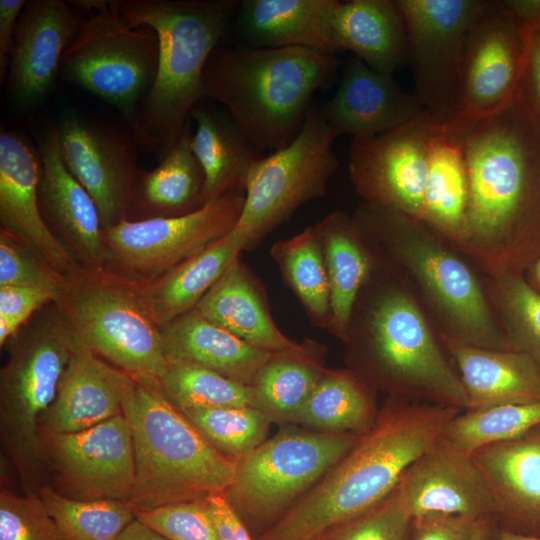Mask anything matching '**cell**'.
Masks as SVG:
<instances>
[{
    "label": "cell",
    "instance_id": "6da1fadb",
    "mask_svg": "<svg viewBox=\"0 0 540 540\" xmlns=\"http://www.w3.org/2000/svg\"><path fill=\"white\" fill-rule=\"evenodd\" d=\"M452 122L468 176L465 229L453 248L489 278L517 274L515 244L540 232V131L516 97L488 117Z\"/></svg>",
    "mask_w": 540,
    "mask_h": 540
},
{
    "label": "cell",
    "instance_id": "7a4b0ae2",
    "mask_svg": "<svg viewBox=\"0 0 540 540\" xmlns=\"http://www.w3.org/2000/svg\"><path fill=\"white\" fill-rule=\"evenodd\" d=\"M460 412L387 396L371 429L255 540H314L372 509Z\"/></svg>",
    "mask_w": 540,
    "mask_h": 540
},
{
    "label": "cell",
    "instance_id": "3957f363",
    "mask_svg": "<svg viewBox=\"0 0 540 540\" xmlns=\"http://www.w3.org/2000/svg\"><path fill=\"white\" fill-rule=\"evenodd\" d=\"M345 344L346 368L377 392L465 411L461 380L424 309L403 279L376 257Z\"/></svg>",
    "mask_w": 540,
    "mask_h": 540
},
{
    "label": "cell",
    "instance_id": "277c9868",
    "mask_svg": "<svg viewBox=\"0 0 540 540\" xmlns=\"http://www.w3.org/2000/svg\"><path fill=\"white\" fill-rule=\"evenodd\" d=\"M236 0H117L134 26L153 29L159 54L153 84L131 122L138 146L162 161L176 145L194 108L205 98L204 71Z\"/></svg>",
    "mask_w": 540,
    "mask_h": 540
},
{
    "label": "cell",
    "instance_id": "5b68a950",
    "mask_svg": "<svg viewBox=\"0 0 540 540\" xmlns=\"http://www.w3.org/2000/svg\"><path fill=\"white\" fill-rule=\"evenodd\" d=\"M352 217L374 256L420 298L439 337L509 349L483 286L454 248L422 222L397 210L363 203Z\"/></svg>",
    "mask_w": 540,
    "mask_h": 540
},
{
    "label": "cell",
    "instance_id": "8992f818",
    "mask_svg": "<svg viewBox=\"0 0 540 540\" xmlns=\"http://www.w3.org/2000/svg\"><path fill=\"white\" fill-rule=\"evenodd\" d=\"M338 65L335 54L302 47H217L204 71L205 96L226 108L260 155L294 140L314 92Z\"/></svg>",
    "mask_w": 540,
    "mask_h": 540
},
{
    "label": "cell",
    "instance_id": "52a82bcc",
    "mask_svg": "<svg viewBox=\"0 0 540 540\" xmlns=\"http://www.w3.org/2000/svg\"><path fill=\"white\" fill-rule=\"evenodd\" d=\"M133 379L123 415L134 446V512L224 494L233 482L236 460L206 440L167 399L157 379Z\"/></svg>",
    "mask_w": 540,
    "mask_h": 540
},
{
    "label": "cell",
    "instance_id": "ba28073f",
    "mask_svg": "<svg viewBox=\"0 0 540 540\" xmlns=\"http://www.w3.org/2000/svg\"><path fill=\"white\" fill-rule=\"evenodd\" d=\"M26 324L9 341V357L0 370V440L24 493L39 494L47 475L38 426L77 340L54 303Z\"/></svg>",
    "mask_w": 540,
    "mask_h": 540
},
{
    "label": "cell",
    "instance_id": "9c48e42d",
    "mask_svg": "<svg viewBox=\"0 0 540 540\" xmlns=\"http://www.w3.org/2000/svg\"><path fill=\"white\" fill-rule=\"evenodd\" d=\"M76 340L134 377L159 380L168 367L160 326L140 283L108 267L64 276L54 302Z\"/></svg>",
    "mask_w": 540,
    "mask_h": 540
},
{
    "label": "cell",
    "instance_id": "30bf717a",
    "mask_svg": "<svg viewBox=\"0 0 540 540\" xmlns=\"http://www.w3.org/2000/svg\"><path fill=\"white\" fill-rule=\"evenodd\" d=\"M354 433L282 426L236 460L224 496L247 528L261 534L279 520L358 441ZM258 534V535H259Z\"/></svg>",
    "mask_w": 540,
    "mask_h": 540
},
{
    "label": "cell",
    "instance_id": "8fae6325",
    "mask_svg": "<svg viewBox=\"0 0 540 540\" xmlns=\"http://www.w3.org/2000/svg\"><path fill=\"white\" fill-rule=\"evenodd\" d=\"M71 3L85 11V16L79 18L60 70L132 122L156 75V32L130 24L119 11L117 0Z\"/></svg>",
    "mask_w": 540,
    "mask_h": 540
},
{
    "label": "cell",
    "instance_id": "7c38bea8",
    "mask_svg": "<svg viewBox=\"0 0 540 540\" xmlns=\"http://www.w3.org/2000/svg\"><path fill=\"white\" fill-rule=\"evenodd\" d=\"M338 136L322 109L311 107L304 124L284 148L258 158L245 181V201L231 231L243 251L255 249L308 201L323 197L338 169Z\"/></svg>",
    "mask_w": 540,
    "mask_h": 540
},
{
    "label": "cell",
    "instance_id": "4fadbf2b",
    "mask_svg": "<svg viewBox=\"0 0 540 540\" xmlns=\"http://www.w3.org/2000/svg\"><path fill=\"white\" fill-rule=\"evenodd\" d=\"M244 201L245 190L235 187L184 215L124 219L104 230L107 267L137 283L151 282L228 235Z\"/></svg>",
    "mask_w": 540,
    "mask_h": 540
},
{
    "label": "cell",
    "instance_id": "5bb4252c",
    "mask_svg": "<svg viewBox=\"0 0 540 540\" xmlns=\"http://www.w3.org/2000/svg\"><path fill=\"white\" fill-rule=\"evenodd\" d=\"M411 59L414 93L436 123L460 114L463 62L468 30L487 1L396 0Z\"/></svg>",
    "mask_w": 540,
    "mask_h": 540
},
{
    "label": "cell",
    "instance_id": "9a60e30c",
    "mask_svg": "<svg viewBox=\"0 0 540 540\" xmlns=\"http://www.w3.org/2000/svg\"><path fill=\"white\" fill-rule=\"evenodd\" d=\"M40 445L49 485L60 495L130 504L136 469L132 432L123 414L83 431L40 435Z\"/></svg>",
    "mask_w": 540,
    "mask_h": 540
},
{
    "label": "cell",
    "instance_id": "2e32d148",
    "mask_svg": "<svg viewBox=\"0 0 540 540\" xmlns=\"http://www.w3.org/2000/svg\"><path fill=\"white\" fill-rule=\"evenodd\" d=\"M56 128L64 163L94 200L103 230L129 219L141 170L132 133L76 113Z\"/></svg>",
    "mask_w": 540,
    "mask_h": 540
},
{
    "label": "cell",
    "instance_id": "e0dca14e",
    "mask_svg": "<svg viewBox=\"0 0 540 540\" xmlns=\"http://www.w3.org/2000/svg\"><path fill=\"white\" fill-rule=\"evenodd\" d=\"M432 125L426 115L376 136L351 139L349 176L364 203L421 221Z\"/></svg>",
    "mask_w": 540,
    "mask_h": 540
},
{
    "label": "cell",
    "instance_id": "ac0fdd59",
    "mask_svg": "<svg viewBox=\"0 0 540 540\" xmlns=\"http://www.w3.org/2000/svg\"><path fill=\"white\" fill-rule=\"evenodd\" d=\"M530 31L500 1H487L468 30L461 110L455 120L493 115L513 102L525 66Z\"/></svg>",
    "mask_w": 540,
    "mask_h": 540
},
{
    "label": "cell",
    "instance_id": "d6986e66",
    "mask_svg": "<svg viewBox=\"0 0 540 540\" xmlns=\"http://www.w3.org/2000/svg\"><path fill=\"white\" fill-rule=\"evenodd\" d=\"M397 490L412 520L448 516L498 520L495 495L471 453L442 437L407 469Z\"/></svg>",
    "mask_w": 540,
    "mask_h": 540
},
{
    "label": "cell",
    "instance_id": "ffe728a7",
    "mask_svg": "<svg viewBox=\"0 0 540 540\" xmlns=\"http://www.w3.org/2000/svg\"><path fill=\"white\" fill-rule=\"evenodd\" d=\"M41 159L38 149L20 133H0V220L10 232L54 270L66 276L81 265L50 230L39 204Z\"/></svg>",
    "mask_w": 540,
    "mask_h": 540
},
{
    "label": "cell",
    "instance_id": "44dd1931",
    "mask_svg": "<svg viewBox=\"0 0 540 540\" xmlns=\"http://www.w3.org/2000/svg\"><path fill=\"white\" fill-rule=\"evenodd\" d=\"M37 149L41 159L39 204L45 222L81 266L107 267L110 253L97 206L66 167L56 125L46 129Z\"/></svg>",
    "mask_w": 540,
    "mask_h": 540
},
{
    "label": "cell",
    "instance_id": "7402d4cb",
    "mask_svg": "<svg viewBox=\"0 0 540 540\" xmlns=\"http://www.w3.org/2000/svg\"><path fill=\"white\" fill-rule=\"evenodd\" d=\"M79 18L63 0L26 3L8 67L9 90L15 103L32 106L50 92Z\"/></svg>",
    "mask_w": 540,
    "mask_h": 540
},
{
    "label": "cell",
    "instance_id": "603a6c76",
    "mask_svg": "<svg viewBox=\"0 0 540 540\" xmlns=\"http://www.w3.org/2000/svg\"><path fill=\"white\" fill-rule=\"evenodd\" d=\"M133 381L77 341L56 397L39 422V437L83 431L123 414Z\"/></svg>",
    "mask_w": 540,
    "mask_h": 540
},
{
    "label": "cell",
    "instance_id": "cb8c5ba5",
    "mask_svg": "<svg viewBox=\"0 0 540 540\" xmlns=\"http://www.w3.org/2000/svg\"><path fill=\"white\" fill-rule=\"evenodd\" d=\"M337 136H376L428 115L391 74L377 72L357 57L346 61L336 93L322 109Z\"/></svg>",
    "mask_w": 540,
    "mask_h": 540
},
{
    "label": "cell",
    "instance_id": "d4e9b609",
    "mask_svg": "<svg viewBox=\"0 0 540 540\" xmlns=\"http://www.w3.org/2000/svg\"><path fill=\"white\" fill-rule=\"evenodd\" d=\"M471 455L495 495L501 529L540 536V425Z\"/></svg>",
    "mask_w": 540,
    "mask_h": 540
},
{
    "label": "cell",
    "instance_id": "484cf974",
    "mask_svg": "<svg viewBox=\"0 0 540 540\" xmlns=\"http://www.w3.org/2000/svg\"><path fill=\"white\" fill-rule=\"evenodd\" d=\"M466 396L465 410L540 401V368L525 353L440 337Z\"/></svg>",
    "mask_w": 540,
    "mask_h": 540
},
{
    "label": "cell",
    "instance_id": "4316f807",
    "mask_svg": "<svg viewBox=\"0 0 540 540\" xmlns=\"http://www.w3.org/2000/svg\"><path fill=\"white\" fill-rule=\"evenodd\" d=\"M195 309L215 325L269 352L292 350L301 344L278 328L262 284L240 257L227 268Z\"/></svg>",
    "mask_w": 540,
    "mask_h": 540
},
{
    "label": "cell",
    "instance_id": "83f0119b",
    "mask_svg": "<svg viewBox=\"0 0 540 540\" xmlns=\"http://www.w3.org/2000/svg\"><path fill=\"white\" fill-rule=\"evenodd\" d=\"M338 0H245L239 30L249 47H302L336 54L333 17Z\"/></svg>",
    "mask_w": 540,
    "mask_h": 540
},
{
    "label": "cell",
    "instance_id": "f1b7e54d",
    "mask_svg": "<svg viewBox=\"0 0 540 540\" xmlns=\"http://www.w3.org/2000/svg\"><path fill=\"white\" fill-rule=\"evenodd\" d=\"M160 329L168 360L199 365L249 386L274 353L215 325L195 308Z\"/></svg>",
    "mask_w": 540,
    "mask_h": 540
},
{
    "label": "cell",
    "instance_id": "f546056e",
    "mask_svg": "<svg viewBox=\"0 0 540 540\" xmlns=\"http://www.w3.org/2000/svg\"><path fill=\"white\" fill-rule=\"evenodd\" d=\"M468 205L462 139L454 122L433 121L421 221L452 248L461 240Z\"/></svg>",
    "mask_w": 540,
    "mask_h": 540
},
{
    "label": "cell",
    "instance_id": "4dcf8cb0",
    "mask_svg": "<svg viewBox=\"0 0 540 540\" xmlns=\"http://www.w3.org/2000/svg\"><path fill=\"white\" fill-rule=\"evenodd\" d=\"M313 227L330 287L329 333L345 343L356 300L374 269L375 257L352 215L344 211L329 213Z\"/></svg>",
    "mask_w": 540,
    "mask_h": 540
},
{
    "label": "cell",
    "instance_id": "1f68e13d",
    "mask_svg": "<svg viewBox=\"0 0 540 540\" xmlns=\"http://www.w3.org/2000/svg\"><path fill=\"white\" fill-rule=\"evenodd\" d=\"M333 39L337 51L353 52L380 73L392 75L408 55L405 23L396 0L339 1Z\"/></svg>",
    "mask_w": 540,
    "mask_h": 540
},
{
    "label": "cell",
    "instance_id": "d6a6232c",
    "mask_svg": "<svg viewBox=\"0 0 540 540\" xmlns=\"http://www.w3.org/2000/svg\"><path fill=\"white\" fill-rule=\"evenodd\" d=\"M326 346L306 339L296 349L274 352L256 374L251 387L256 408L271 423L293 424L327 369Z\"/></svg>",
    "mask_w": 540,
    "mask_h": 540
},
{
    "label": "cell",
    "instance_id": "836d02e7",
    "mask_svg": "<svg viewBox=\"0 0 540 540\" xmlns=\"http://www.w3.org/2000/svg\"><path fill=\"white\" fill-rule=\"evenodd\" d=\"M189 126L160 164L140 170L128 220L184 215L201 207L204 173L192 149Z\"/></svg>",
    "mask_w": 540,
    "mask_h": 540
},
{
    "label": "cell",
    "instance_id": "e575fe53",
    "mask_svg": "<svg viewBox=\"0 0 540 540\" xmlns=\"http://www.w3.org/2000/svg\"><path fill=\"white\" fill-rule=\"evenodd\" d=\"M241 252L230 232L161 277L140 283L156 323L161 327L194 309Z\"/></svg>",
    "mask_w": 540,
    "mask_h": 540
},
{
    "label": "cell",
    "instance_id": "d590c367",
    "mask_svg": "<svg viewBox=\"0 0 540 540\" xmlns=\"http://www.w3.org/2000/svg\"><path fill=\"white\" fill-rule=\"evenodd\" d=\"M191 117L196 123L192 149L205 178L202 204L231 188L244 189L247 175L260 155L229 116L197 105Z\"/></svg>",
    "mask_w": 540,
    "mask_h": 540
},
{
    "label": "cell",
    "instance_id": "8d00e7d4",
    "mask_svg": "<svg viewBox=\"0 0 540 540\" xmlns=\"http://www.w3.org/2000/svg\"><path fill=\"white\" fill-rule=\"evenodd\" d=\"M376 395L348 368H327L293 424L326 433L362 435L377 419Z\"/></svg>",
    "mask_w": 540,
    "mask_h": 540
},
{
    "label": "cell",
    "instance_id": "74e56055",
    "mask_svg": "<svg viewBox=\"0 0 540 540\" xmlns=\"http://www.w3.org/2000/svg\"><path fill=\"white\" fill-rule=\"evenodd\" d=\"M270 255L311 323L329 332L330 287L321 243L314 227L308 226L289 238L276 241Z\"/></svg>",
    "mask_w": 540,
    "mask_h": 540
},
{
    "label": "cell",
    "instance_id": "f35d334b",
    "mask_svg": "<svg viewBox=\"0 0 540 540\" xmlns=\"http://www.w3.org/2000/svg\"><path fill=\"white\" fill-rule=\"evenodd\" d=\"M39 496L63 540H118L135 520L134 509L124 501L71 499L49 484Z\"/></svg>",
    "mask_w": 540,
    "mask_h": 540
},
{
    "label": "cell",
    "instance_id": "ab89813d",
    "mask_svg": "<svg viewBox=\"0 0 540 540\" xmlns=\"http://www.w3.org/2000/svg\"><path fill=\"white\" fill-rule=\"evenodd\" d=\"M168 361V367L158 383L167 399L179 410L245 406L256 408L251 386L199 365Z\"/></svg>",
    "mask_w": 540,
    "mask_h": 540
},
{
    "label": "cell",
    "instance_id": "60d3db41",
    "mask_svg": "<svg viewBox=\"0 0 540 540\" xmlns=\"http://www.w3.org/2000/svg\"><path fill=\"white\" fill-rule=\"evenodd\" d=\"M540 425V401L465 410L445 427L442 438L472 453L497 442L519 437Z\"/></svg>",
    "mask_w": 540,
    "mask_h": 540
},
{
    "label": "cell",
    "instance_id": "b9f144b4",
    "mask_svg": "<svg viewBox=\"0 0 540 540\" xmlns=\"http://www.w3.org/2000/svg\"><path fill=\"white\" fill-rule=\"evenodd\" d=\"M489 279L485 292L502 319L509 349L525 353L540 368V292L518 274Z\"/></svg>",
    "mask_w": 540,
    "mask_h": 540
},
{
    "label": "cell",
    "instance_id": "7bdbcfd3",
    "mask_svg": "<svg viewBox=\"0 0 540 540\" xmlns=\"http://www.w3.org/2000/svg\"><path fill=\"white\" fill-rule=\"evenodd\" d=\"M180 411L215 449L234 460L245 457L262 444L272 424L262 411L252 406Z\"/></svg>",
    "mask_w": 540,
    "mask_h": 540
},
{
    "label": "cell",
    "instance_id": "ee69618b",
    "mask_svg": "<svg viewBox=\"0 0 540 540\" xmlns=\"http://www.w3.org/2000/svg\"><path fill=\"white\" fill-rule=\"evenodd\" d=\"M412 519L397 487L378 505L314 540H411Z\"/></svg>",
    "mask_w": 540,
    "mask_h": 540
},
{
    "label": "cell",
    "instance_id": "f6af8a7d",
    "mask_svg": "<svg viewBox=\"0 0 540 540\" xmlns=\"http://www.w3.org/2000/svg\"><path fill=\"white\" fill-rule=\"evenodd\" d=\"M135 518L170 540H221L208 498L135 511Z\"/></svg>",
    "mask_w": 540,
    "mask_h": 540
},
{
    "label": "cell",
    "instance_id": "bcb514c9",
    "mask_svg": "<svg viewBox=\"0 0 540 540\" xmlns=\"http://www.w3.org/2000/svg\"><path fill=\"white\" fill-rule=\"evenodd\" d=\"M0 540H63L39 494L0 491Z\"/></svg>",
    "mask_w": 540,
    "mask_h": 540
},
{
    "label": "cell",
    "instance_id": "7dc6e473",
    "mask_svg": "<svg viewBox=\"0 0 540 540\" xmlns=\"http://www.w3.org/2000/svg\"><path fill=\"white\" fill-rule=\"evenodd\" d=\"M64 276L10 232L0 230V287L25 286L58 294Z\"/></svg>",
    "mask_w": 540,
    "mask_h": 540
},
{
    "label": "cell",
    "instance_id": "c3c4849f",
    "mask_svg": "<svg viewBox=\"0 0 540 540\" xmlns=\"http://www.w3.org/2000/svg\"><path fill=\"white\" fill-rule=\"evenodd\" d=\"M57 295L35 287H0V346L14 338L36 311L54 303Z\"/></svg>",
    "mask_w": 540,
    "mask_h": 540
},
{
    "label": "cell",
    "instance_id": "681fc988",
    "mask_svg": "<svg viewBox=\"0 0 540 540\" xmlns=\"http://www.w3.org/2000/svg\"><path fill=\"white\" fill-rule=\"evenodd\" d=\"M515 97L540 131V28L530 31L525 66Z\"/></svg>",
    "mask_w": 540,
    "mask_h": 540
},
{
    "label": "cell",
    "instance_id": "f907efd6",
    "mask_svg": "<svg viewBox=\"0 0 540 540\" xmlns=\"http://www.w3.org/2000/svg\"><path fill=\"white\" fill-rule=\"evenodd\" d=\"M483 519L462 516L412 520L411 540H469Z\"/></svg>",
    "mask_w": 540,
    "mask_h": 540
},
{
    "label": "cell",
    "instance_id": "816d5d0a",
    "mask_svg": "<svg viewBox=\"0 0 540 540\" xmlns=\"http://www.w3.org/2000/svg\"><path fill=\"white\" fill-rule=\"evenodd\" d=\"M24 0H0V77L8 72L9 60Z\"/></svg>",
    "mask_w": 540,
    "mask_h": 540
},
{
    "label": "cell",
    "instance_id": "f5cc1de1",
    "mask_svg": "<svg viewBox=\"0 0 540 540\" xmlns=\"http://www.w3.org/2000/svg\"><path fill=\"white\" fill-rule=\"evenodd\" d=\"M208 501L221 540H252L249 529L224 494L211 495Z\"/></svg>",
    "mask_w": 540,
    "mask_h": 540
},
{
    "label": "cell",
    "instance_id": "db71d44e",
    "mask_svg": "<svg viewBox=\"0 0 540 540\" xmlns=\"http://www.w3.org/2000/svg\"><path fill=\"white\" fill-rule=\"evenodd\" d=\"M500 2L529 31L540 28V0H504Z\"/></svg>",
    "mask_w": 540,
    "mask_h": 540
},
{
    "label": "cell",
    "instance_id": "11a10c76",
    "mask_svg": "<svg viewBox=\"0 0 540 540\" xmlns=\"http://www.w3.org/2000/svg\"><path fill=\"white\" fill-rule=\"evenodd\" d=\"M118 540H170L135 520L123 531Z\"/></svg>",
    "mask_w": 540,
    "mask_h": 540
},
{
    "label": "cell",
    "instance_id": "9f6ffc18",
    "mask_svg": "<svg viewBox=\"0 0 540 540\" xmlns=\"http://www.w3.org/2000/svg\"><path fill=\"white\" fill-rule=\"evenodd\" d=\"M494 519H483L476 527L469 540H489L492 534Z\"/></svg>",
    "mask_w": 540,
    "mask_h": 540
},
{
    "label": "cell",
    "instance_id": "6f0895ef",
    "mask_svg": "<svg viewBox=\"0 0 540 540\" xmlns=\"http://www.w3.org/2000/svg\"><path fill=\"white\" fill-rule=\"evenodd\" d=\"M497 540H540V536L525 535L500 529L497 534Z\"/></svg>",
    "mask_w": 540,
    "mask_h": 540
},
{
    "label": "cell",
    "instance_id": "680465c9",
    "mask_svg": "<svg viewBox=\"0 0 540 540\" xmlns=\"http://www.w3.org/2000/svg\"><path fill=\"white\" fill-rule=\"evenodd\" d=\"M532 280L534 282V285L532 286L534 288H540V257L537 259V261L532 267Z\"/></svg>",
    "mask_w": 540,
    "mask_h": 540
}]
</instances>
